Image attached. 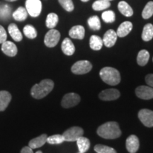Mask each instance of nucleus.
<instances>
[{
    "instance_id": "f257e3e1",
    "label": "nucleus",
    "mask_w": 153,
    "mask_h": 153,
    "mask_svg": "<svg viewBox=\"0 0 153 153\" xmlns=\"http://www.w3.org/2000/svg\"><path fill=\"white\" fill-rule=\"evenodd\" d=\"M97 134L104 139H116L121 135V131L118 123L109 121L99 126Z\"/></svg>"
},
{
    "instance_id": "f03ea898",
    "label": "nucleus",
    "mask_w": 153,
    "mask_h": 153,
    "mask_svg": "<svg viewBox=\"0 0 153 153\" xmlns=\"http://www.w3.org/2000/svg\"><path fill=\"white\" fill-rule=\"evenodd\" d=\"M54 88L53 80L45 79L42 80L39 84H36L30 89V94L34 99H41L51 92Z\"/></svg>"
},
{
    "instance_id": "7ed1b4c3",
    "label": "nucleus",
    "mask_w": 153,
    "mask_h": 153,
    "mask_svg": "<svg viewBox=\"0 0 153 153\" xmlns=\"http://www.w3.org/2000/svg\"><path fill=\"white\" fill-rule=\"evenodd\" d=\"M101 79L108 85L115 86L120 82V74L118 70L111 67H106L102 68L99 72Z\"/></svg>"
},
{
    "instance_id": "20e7f679",
    "label": "nucleus",
    "mask_w": 153,
    "mask_h": 153,
    "mask_svg": "<svg viewBox=\"0 0 153 153\" xmlns=\"http://www.w3.org/2000/svg\"><path fill=\"white\" fill-rule=\"evenodd\" d=\"M92 65L88 60H79L74 63L71 68L72 73L75 74H85L91 71Z\"/></svg>"
},
{
    "instance_id": "39448f33",
    "label": "nucleus",
    "mask_w": 153,
    "mask_h": 153,
    "mask_svg": "<svg viewBox=\"0 0 153 153\" xmlns=\"http://www.w3.org/2000/svg\"><path fill=\"white\" fill-rule=\"evenodd\" d=\"M84 134V131L82 128L78 126H73L66 130L62 134L65 138V141L68 142H74L77 140V139L82 136Z\"/></svg>"
},
{
    "instance_id": "423d86ee",
    "label": "nucleus",
    "mask_w": 153,
    "mask_h": 153,
    "mask_svg": "<svg viewBox=\"0 0 153 153\" xmlns=\"http://www.w3.org/2000/svg\"><path fill=\"white\" fill-rule=\"evenodd\" d=\"M26 9L32 17H37L41 14L42 3L41 0H26Z\"/></svg>"
},
{
    "instance_id": "0eeeda50",
    "label": "nucleus",
    "mask_w": 153,
    "mask_h": 153,
    "mask_svg": "<svg viewBox=\"0 0 153 153\" xmlns=\"http://www.w3.org/2000/svg\"><path fill=\"white\" fill-rule=\"evenodd\" d=\"M81 98L79 95L76 93H68L63 97L61 101V105L63 108H69L75 106L79 103Z\"/></svg>"
},
{
    "instance_id": "6e6552de",
    "label": "nucleus",
    "mask_w": 153,
    "mask_h": 153,
    "mask_svg": "<svg viewBox=\"0 0 153 153\" xmlns=\"http://www.w3.org/2000/svg\"><path fill=\"white\" fill-rule=\"evenodd\" d=\"M60 38V33L57 30L52 28L45 34L44 38V43L48 48L56 46Z\"/></svg>"
},
{
    "instance_id": "1a4fd4ad",
    "label": "nucleus",
    "mask_w": 153,
    "mask_h": 153,
    "mask_svg": "<svg viewBox=\"0 0 153 153\" xmlns=\"http://www.w3.org/2000/svg\"><path fill=\"white\" fill-rule=\"evenodd\" d=\"M138 118L143 125L146 127H153V111L150 109H141L138 112Z\"/></svg>"
},
{
    "instance_id": "9d476101",
    "label": "nucleus",
    "mask_w": 153,
    "mask_h": 153,
    "mask_svg": "<svg viewBox=\"0 0 153 153\" xmlns=\"http://www.w3.org/2000/svg\"><path fill=\"white\" fill-rule=\"evenodd\" d=\"M135 94L138 98L144 100L153 99V88L150 86H139L135 89Z\"/></svg>"
},
{
    "instance_id": "9b49d317",
    "label": "nucleus",
    "mask_w": 153,
    "mask_h": 153,
    "mask_svg": "<svg viewBox=\"0 0 153 153\" xmlns=\"http://www.w3.org/2000/svg\"><path fill=\"white\" fill-rule=\"evenodd\" d=\"M120 91L116 89H108L99 94V99L102 101H114L120 97Z\"/></svg>"
},
{
    "instance_id": "f8f14e48",
    "label": "nucleus",
    "mask_w": 153,
    "mask_h": 153,
    "mask_svg": "<svg viewBox=\"0 0 153 153\" xmlns=\"http://www.w3.org/2000/svg\"><path fill=\"white\" fill-rule=\"evenodd\" d=\"M126 147L130 153H135L140 147L139 139L136 135H131L126 139Z\"/></svg>"
},
{
    "instance_id": "ddd939ff",
    "label": "nucleus",
    "mask_w": 153,
    "mask_h": 153,
    "mask_svg": "<svg viewBox=\"0 0 153 153\" xmlns=\"http://www.w3.org/2000/svg\"><path fill=\"white\" fill-rule=\"evenodd\" d=\"M117 34L115 30L112 29L108 30L105 33L104 38H103V43H104V45L107 48H111L114 46L116 43V41H117Z\"/></svg>"
},
{
    "instance_id": "4468645a",
    "label": "nucleus",
    "mask_w": 153,
    "mask_h": 153,
    "mask_svg": "<svg viewBox=\"0 0 153 153\" xmlns=\"http://www.w3.org/2000/svg\"><path fill=\"white\" fill-rule=\"evenodd\" d=\"M1 51L6 55L9 57H14L18 52L16 45L13 42L8 41L1 44Z\"/></svg>"
},
{
    "instance_id": "2eb2a0df",
    "label": "nucleus",
    "mask_w": 153,
    "mask_h": 153,
    "mask_svg": "<svg viewBox=\"0 0 153 153\" xmlns=\"http://www.w3.org/2000/svg\"><path fill=\"white\" fill-rule=\"evenodd\" d=\"M48 135L46 134H42L39 136L35 137V138L30 140L28 143V146L32 149L39 148L43 146L47 143Z\"/></svg>"
},
{
    "instance_id": "dca6fc26",
    "label": "nucleus",
    "mask_w": 153,
    "mask_h": 153,
    "mask_svg": "<svg viewBox=\"0 0 153 153\" xmlns=\"http://www.w3.org/2000/svg\"><path fill=\"white\" fill-rule=\"evenodd\" d=\"M61 48H62L63 53L68 56L72 55L75 52V47L71 40L68 38H65L63 40L62 45H61Z\"/></svg>"
},
{
    "instance_id": "f3484780",
    "label": "nucleus",
    "mask_w": 153,
    "mask_h": 153,
    "mask_svg": "<svg viewBox=\"0 0 153 153\" xmlns=\"http://www.w3.org/2000/svg\"><path fill=\"white\" fill-rule=\"evenodd\" d=\"M69 35L72 38L74 39L82 40L85 38V28L80 25L74 26L69 31Z\"/></svg>"
},
{
    "instance_id": "a211bd4d",
    "label": "nucleus",
    "mask_w": 153,
    "mask_h": 153,
    "mask_svg": "<svg viewBox=\"0 0 153 153\" xmlns=\"http://www.w3.org/2000/svg\"><path fill=\"white\" fill-rule=\"evenodd\" d=\"M133 29V24L131 22H124L118 28L116 34L118 37H125Z\"/></svg>"
},
{
    "instance_id": "6ab92c4d",
    "label": "nucleus",
    "mask_w": 153,
    "mask_h": 153,
    "mask_svg": "<svg viewBox=\"0 0 153 153\" xmlns=\"http://www.w3.org/2000/svg\"><path fill=\"white\" fill-rule=\"evenodd\" d=\"M11 100V94L7 91H0V111H4Z\"/></svg>"
},
{
    "instance_id": "aec40b11",
    "label": "nucleus",
    "mask_w": 153,
    "mask_h": 153,
    "mask_svg": "<svg viewBox=\"0 0 153 153\" xmlns=\"http://www.w3.org/2000/svg\"><path fill=\"white\" fill-rule=\"evenodd\" d=\"M9 33L10 34L11 37L15 41L19 42L22 40L23 36L22 32L19 29L18 26L15 24H9L8 27Z\"/></svg>"
},
{
    "instance_id": "412c9836",
    "label": "nucleus",
    "mask_w": 153,
    "mask_h": 153,
    "mask_svg": "<svg viewBox=\"0 0 153 153\" xmlns=\"http://www.w3.org/2000/svg\"><path fill=\"white\" fill-rule=\"evenodd\" d=\"M79 152L85 153L90 148V141L87 137L81 136L76 141Z\"/></svg>"
},
{
    "instance_id": "4be33fe9",
    "label": "nucleus",
    "mask_w": 153,
    "mask_h": 153,
    "mask_svg": "<svg viewBox=\"0 0 153 153\" xmlns=\"http://www.w3.org/2000/svg\"><path fill=\"white\" fill-rule=\"evenodd\" d=\"M118 8L120 12L125 16L131 17L133 16V9H132L131 6H130L127 2H126V1H120L118 4Z\"/></svg>"
},
{
    "instance_id": "5701e85b",
    "label": "nucleus",
    "mask_w": 153,
    "mask_h": 153,
    "mask_svg": "<svg viewBox=\"0 0 153 153\" xmlns=\"http://www.w3.org/2000/svg\"><path fill=\"white\" fill-rule=\"evenodd\" d=\"M103 40L98 36L93 35L90 37L89 40V45L90 48L94 51H99L103 46Z\"/></svg>"
},
{
    "instance_id": "b1692460",
    "label": "nucleus",
    "mask_w": 153,
    "mask_h": 153,
    "mask_svg": "<svg viewBox=\"0 0 153 153\" xmlns=\"http://www.w3.org/2000/svg\"><path fill=\"white\" fill-rule=\"evenodd\" d=\"M12 16L14 20L17 21V22H23L27 18L28 12L26 9L22 7H20L13 13Z\"/></svg>"
},
{
    "instance_id": "393cba45",
    "label": "nucleus",
    "mask_w": 153,
    "mask_h": 153,
    "mask_svg": "<svg viewBox=\"0 0 153 153\" xmlns=\"http://www.w3.org/2000/svg\"><path fill=\"white\" fill-rule=\"evenodd\" d=\"M150 59V53L146 50H142L138 53L137 56V62L140 66L146 65Z\"/></svg>"
},
{
    "instance_id": "a878e982",
    "label": "nucleus",
    "mask_w": 153,
    "mask_h": 153,
    "mask_svg": "<svg viewBox=\"0 0 153 153\" xmlns=\"http://www.w3.org/2000/svg\"><path fill=\"white\" fill-rule=\"evenodd\" d=\"M153 38V25L148 24L144 26L142 33V39L144 41H150Z\"/></svg>"
},
{
    "instance_id": "bb28decb",
    "label": "nucleus",
    "mask_w": 153,
    "mask_h": 153,
    "mask_svg": "<svg viewBox=\"0 0 153 153\" xmlns=\"http://www.w3.org/2000/svg\"><path fill=\"white\" fill-rule=\"evenodd\" d=\"M58 16L55 13H50L47 16L46 21H45V25L48 28H54L57 26L58 23Z\"/></svg>"
},
{
    "instance_id": "cd10ccee",
    "label": "nucleus",
    "mask_w": 153,
    "mask_h": 153,
    "mask_svg": "<svg viewBox=\"0 0 153 153\" xmlns=\"http://www.w3.org/2000/svg\"><path fill=\"white\" fill-rule=\"evenodd\" d=\"M111 6L109 1L107 0H97L92 4V8L95 11H102L108 9Z\"/></svg>"
},
{
    "instance_id": "c85d7f7f",
    "label": "nucleus",
    "mask_w": 153,
    "mask_h": 153,
    "mask_svg": "<svg viewBox=\"0 0 153 153\" xmlns=\"http://www.w3.org/2000/svg\"><path fill=\"white\" fill-rule=\"evenodd\" d=\"M89 28L94 30H99L101 28L100 19L97 16L89 17L87 21Z\"/></svg>"
},
{
    "instance_id": "c756f323",
    "label": "nucleus",
    "mask_w": 153,
    "mask_h": 153,
    "mask_svg": "<svg viewBox=\"0 0 153 153\" xmlns=\"http://www.w3.org/2000/svg\"><path fill=\"white\" fill-rule=\"evenodd\" d=\"M24 33L28 38L34 39L37 36V31L36 28L31 25H26L24 28Z\"/></svg>"
},
{
    "instance_id": "7c9ffc66",
    "label": "nucleus",
    "mask_w": 153,
    "mask_h": 153,
    "mask_svg": "<svg viewBox=\"0 0 153 153\" xmlns=\"http://www.w3.org/2000/svg\"><path fill=\"white\" fill-rule=\"evenodd\" d=\"M153 15V1H149L145 5L142 12V16L144 19H148Z\"/></svg>"
},
{
    "instance_id": "2f4dec72",
    "label": "nucleus",
    "mask_w": 153,
    "mask_h": 153,
    "mask_svg": "<svg viewBox=\"0 0 153 153\" xmlns=\"http://www.w3.org/2000/svg\"><path fill=\"white\" fill-rule=\"evenodd\" d=\"M65 142V138L62 135H53L48 137L47 143L51 145H58Z\"/></svg>"
},
{
    "instance_id": "473e14b6",
    "label": "nucleus",
    "mask_w": 153,
    "mask_h": 153,
    "mask_svg": "<svg viewBox=\"0 0 153 153\" xmlns=\"http://www.w3.org/2000/svg\"><path fill=\"white\" fill-rule=\"evenodd\" d=\"M94 150L97 153H117L115 149L101 144L95 145Z\"/></svg>"
},
{
    "instance_id": "72a5a7b5",
    "label": "nucleus",
    "mask_w": 153,
    "mask_h": 153,
    "mask_svg": "<svg viewBox=\"0 0 153 153\" xmlns=\"http://www.w3.org/2000/svg\"><path fill=\"white\" fill-rule=\"evenodd\" d=\"M101 17H102L103 21L106 23H113L115 22L116 19V15H115L114 12L113 11H106L102 13L101 14Z\"/></svg>"
},
{
    "instance_id": "f704fd0d",
    "label": "nucleus",
    "mask_w": 153,
    "mask_h": 153,
    "mask_svg": "<svg viewBox=\"0 0 153 153\" xmlns=\"http://www.w3.org/2000/svg\"><path fill=\"white\" fill-rule=\"evenodd\" d=\"M62 7L67 11H72L74 10V4L72 0H58Z\"/></svg>"
},
{
    "instance_id": "c9c22d12",
    "label": "nucleus",
    "mask_w": 153,
    "mask_h": 153,
    "mask_svg": "<svg viewBox=\"0 0 153 153\" xmlns=\"http://www.w3.org/2000/svg\"><path fill=\"white\" fill-rule=\"evenodd\" d=\"M11 8L7 4H3V7H0V18L5 19L10 14Z\"/></svg>"
},
{
    "instance_id": "e433bc0d",
    "label": "nucleus",
    "mask_w": 153,
    "mask_h": 153,
    "mask_svg": "<svg viewBox=\"0 0 153 153\" xmlns=\"http://www.w3.org/2000/svg\"><path fill=\"white\" fill-rule=\"evenodd\" d=\"M7 34L6 30L2 26L0 25V44H2L4 42L7 41Z\"/></svg>"
},
{
    "instance_id": "4c0bfd02",
    "label": "nucleus",
    "mask_w": 153,
    "mask_h": 153,
    "mask_svg": "<svg viewBox=\"0 0 153 153\" xmlns=\"http://www.w3.org/2000/svg\"><path fill=\"white\" fill-rule=\"evenodd\" d=\"M145 82L147 85L153 88V74H149L145 76Z\"/></svg>"
},
{
    "instance_id": "58836bf2",
    "label": "nucleus",
    "mask_w": 153,
    "mask_h": 153,
    "mask_svg": "<svg viewBox=\"0 0 153 153\" xmlns=\"http://www.w3.org/2000/svg\"><path fill=\"white\" fill-rule=\"evenodd\" d=\"M21 153H33V149L30 148L29 146H26L22 149Z\"/></svg>"
},
{
    "instance_id": "ea45409f",
    "label": "nucleus",
    "mask_w": 153,
    "mask_h": 153,
    "mask_svg": "<svg viewBox=\"0 0 153 153\" xmlns=\"http://www.w3.org/2000/svg\"><path fill=\"white\" fill-rule=\"evenodd\" d=\"M82 1H84V2H87V1H89V0H81Z\"/></svg>"
},
{
    "instance_id": "a19ab883",
    "label": "nucleus",
    "mask_w": 153,
    "mask_h": 153,
    "mask_svg": "<svg viewBox=\"0 0 153 153\" xmlns=\"http://www.w3.org/2000/svg\"><path fill=\"white\" fill-rule=\"evenodd\" d=\"M6 1H15L16 0H6Z\"/></svg>"
},
{
    "instance_id": "79ce46f5",
    "label": "nucleus",
    "mask_w": 153,
    "mask_h": 153,
    "mask_svg": "<svg viewBox=\"0 0 153 153\" xmlns=\"http://www.w3.org/2000/svg\"><path fill=\"white\" fill-rule=\"evenodd\" d=\"M36 153H43L41 152V151H37V152H36Z\"/></svg>"
},
{
    "instance_id": "37998d69",
    "label": "nucleus",
    "mask_w": 153,
    "mask_h": 153,
    "mask_svg": "<svg viewBox=\"0 0 153 153\" xmlns=\"http://www.w3.org/2000/svg\"><path fill=\"white\" fill-rule=\"evenodd\" d=\"M107 1H112V0H107Z\"/></svg>"
},
{
    "instance_id": "c03bdc74",
    "label": "nucleus",
    "mask_w": 153,
    "mask_h": 153,
    "mask_svg": "<svg viewBox=\"0 0 153 153\" xmlns=\"http://www.w3.org/2000/svg\"><path fill=\"white\" fill-rule=\"evenodd\" d=\"M152 61H153V57H152Z\"/></svg>"
},
{
    "instance_id": "a18cd8bd",
    "label": "nucleus",
    "mask_w": 153,
    "mask_h": 153,
    "mask_svg": "<svg viewBox=\"0 0 153 153\" xmlns=\"http://www.w3.org/2000/svg\"><path fill=\"white\" fill-rule=\"evenodd\" d=\"M79 153H82V152H79Z\"/></svg>"
}]
</instances>
